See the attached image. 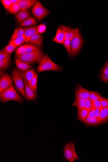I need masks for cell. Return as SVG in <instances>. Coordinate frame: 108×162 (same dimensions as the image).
I'll return each mask as SVG.
<instances>
[{
	"instance_id": "6da1fadb",
	"label": "cell",
	"mask_w": 108,
	"mask_h": 162,
	"mask_svg": "<svg viewBox=\"0 0 108 162\" xmlns=\"http://www.w3.org/2000/svg\"><path fill=\"white\" fill-rule=\"evenodd\" d=\"M0 100L4 103L10 101H15L22 104L24 101L23 98L17 92L12 84L1 93Z\"/></svg>"
},
{
	"instance_id": "7a4b0ae2",
	"label": "cell",
	"mask_w": 108,
	"mask_h": 162,
	"mask_svg": "<svg viewBox=\"0 0 108 162\" xmlns=\"http://www.w3.org/2000/svg\"><path fill=\"white\" fill-rule=\"evenodd\" d=\"M39 63L37 71L39 72L47 71H60L62 70L61 67L52 61L47 55H45Z\"/></svg>"
},
{
	"instance_id": "3957f363",
	"label": "cell",
	"mask_w": 108,
	"mask_h": 162,
	"mask_svg": "<svg viewBox=\"0 0 108 162\" xmlns=\"http://www.w3.org/2000/svg\"><path fill=\"white\" fill-rule=\"evenodd\" d=\"M12 76L13 81L17 90L21 95L26 98L23 72L14 68L12 72Z\"/></svg>"
},
{
	"instance_id": "277c9868",
	"label": "cell",
	"mask_w": 108,
	"mask_h": 162,
	"mask_svg": "<svg viewBox=\"0 0 108 162\" xmlns=\"http://www.w3.org/2000/svg\"><path fill=\"white\" fill-rule=\"evenodd\" d=\"M45 55L41 50L39 49L31 53H25L21 56L17 57V58L28 64H32L39 63Z\"/></svg>"
},
{
	"instance_id": "5b68a950",
	"label": "cell",
	"mask_w": 108,
	"mask_h": 162,
	"mask_svg": "<svg viewBox=\"0 0 108 162\" xmlns=\"http://www.w3.org/2000/svg\"><path fill=\"white\" fill-rule=\"evenodd\" d=\"M75 142H66L63 149L64 158L69 162H73L76 160H80L75 150Z\"/></svg>"
},
{
	"instance_id": "8992f818",
	"label": "cell",
	"mask_w": 108,
	"mask_h": 162,
	"mask_svg": "<svg viewBox=\"0 0 108 162\" xmlns=\"http://www.w3.org/2000/svg\"><path fill=\"white\" fill-rule=\"evenodd\" d=\"M71 55L74 57L79 53L82 46L84 41L79 30L71 40Z\"/></svg>"
},
{
	"instance_id": "52a82bcc",
	"label": "cell",
	"mask_w": 108,
	"mask_h": 162,
	"mask_svg": "<svg viewBox=\"0 0 108 162\" xmlns=\"http://www.w3.org/2000/svg\"><path fill=\"white\" fill-rule=\"evenodd\" d=\"M32 14L41 21L48 15L49 11L43 6L39 1H37L32 10Z\"/></svg>"
},
{
	"instance_id": "ba28073f",
	"label": "cell",
	"mask_w": 108,
	"mask_h": 162,
	"mask_svg": "<svg viewBox=\"0 0 108 162\" xmlns=\"http://www.w3.org/2000/svg\"><path fill=\"white\" fill-rule=\"evenodd\" d=\"M13 79L8 74H3L0 81V93H2L12 84Z\"/></svg>"
},
{
	"instance_id": "9c48e42d",
	"label": "cell",
	"mask_w": 108,
	"mask_h": 162,
	"mask_svg": "<svg viewBox=\"0 0 108 162\" xmlns=\"http://www.w3.org/2000/svg\"><path fill=\"white\" fill-rule=\"evenodd\" d=\"M23 77L24 80L26 99L29 101H32L36 100L37 97L36 93L34 91L33 89L30 86L24 75Z\"/></svg>"
},
{
	"instance_id": "30bf717a",
	"label": "cell",
	"mask_w": 108,
	"mask_h": 162,
	"mask_svg": "<svg viewBox=\"0 0 108 162\" xmlns=\"http://www.w3.org/2000/svg\"><path fill=\"white\" fill-rule=\"evenodd\" d=\"M60 27L64 33L66 39L71 40L79 30V29H73L70 27L65 26H61Z\"/></svg>"
},
{
	"instance_id": "8fae6325",
	"label": "cell",
	"mask_w": 108,
	"mask_h": 162,
	"mask_svg": "<svg viewBox=\"0 0 108 162\" xmlns=\"http://www.w3.org/2000/svg\"><path fill=\"white\" fill-rule=\"evenodd\" d=\"M29 43L30 45L35 46L39 48L41 47L43 44L42 36L39 34H36L31 38Z\"/></svg>"
},
{
	"instance_id": "7c38bea8",
	"label": "cell",
	"mask_w": 108,
	"mask_h": 162,
	"mask_svg": "<svg viewBox=\"0 0 108 162\" xmlns=\"http://www.w3.org/2000/svg\"><path fill=\"white\" fill-rule=\"evenodd\" d=\"M23 29L24 31V35L26 36V42H29L30 39L34 35L39 34L37 30V27L36 26L25 28Z\"/></svg>"
},
{
	"instance_id": "4fadbf2b",
	"label": "cell",
	"mask_w": 108,
	"mask_h": 162,
	"mask_svg": "<svg viewBox=\"0 0 108 162\" xmlns=\"http://www.w3.org/2000/svg\"><path fill=\"white\" fill-rule=\"evenodd\" d=\"M75 93L79 97L82 99H88L89 97V92L87 89L79 85L75 89Z\"/></svg>"
},
{
	"instance_id": "5bb4252c",
	"label": "cell",
	"mask_w": 108,
	"mask_h": 162,
	"mask_svg": "<svg viewBox=\"0 0 108 162\" xmlns=\"http://www.w3.org/2000/svg\"><path fill=\"white\" fill-rule=\"evenodd\" d=\"M30 13L28 10L24 9L20 10L16 17L17 22L20 24L26 19L30 17Z\"/></svg>"
},
{
	"instance_id": "9a60e30c",
	"label": "cell",
	"mask_w": 108,
	"mask_h": 162,
	"mask_svg": "<svg viewBox=\"0 0 108 162\" xmlns=\"http://www.w3.org/2000/svg\"><path fill=\"white\" fill-rule=\"evenodd\" d=\"M37 1L36 0H20L18 4L20 10L29 9L35 5Z\"/></svg>"
},
{
	"instance_id": "2e32d148",
	"label": "cell",
	"mask_w": 108,
	"mask_h": 162,
	"mask_svg": "<svg viewBox=\"0 0 108 162\" xmlns=\"http://www.w3.org/2000/svg\"><path fill=\"white\" fill-rule=\"evenodd\" d=\"M66 39L64 33L61 27L60 26L57 29V33L53 41L60 44H63Z\"/></svg>"
},
{
	"instance_id": "e0dca14e",
	"label": "cell",
	"mask_w": 108,
	"mask_h": 162,
	"mask_svg": "<svg viewBox=\"0 0 108 162\" xmlns=\"http://www.w3.org/2000/svg\"><path fill=\"white\" fill-rule=\"evenodd\" d=\"M15 62L17 67L23 71H26L32 67L29 64L20 60L18 58L15 59Z\"/></svg>"
},
{
	"instance_id": "ac0fdd59",
	"label": "cell",
	"mask_w": 108,
	"mask_h": 162,
	"mask_svg": "<svg viewBox=\"0 0 108 162\" xmlns=\"http://www.w3.org/2000/svg\"><path fill=\"white\" fill-rule=\"evenodd\" d=\"M73 105L76 106L78 110L84 109L85 105V100L81 99L75 94V101Z\"/></svg>"
},
{
	"instance_id": "d6986e66",
	"label": "cell",
	"mask_w": 108,
	"mask_h": 162,
	"mask_svg": "<svg viewBox=\"0 0 108 162\" xmlns=\"http://www.w3.org/2000/svg\"><path fill=\"white\" fill-rule=\"evenodd\" d=\"M85 124L89 126L97 125L102 123L99 122L97 118L95 117L91 118L88 116L86 118L83 122Z\"/></svg>"
},
{
	"instance_id": "ffe728a7",
	"label": "cell",
	"mask_w": 108,
	"mask_h": 162,
	"mask_svg": "<svg viewBox=\"0 0 108 162\" xmlns=\"http://www.w3.org/2000/svg\"><path fill=\"white\" fill-rule=\"evenodd\" d=\"M23 73L26 80L27 81L30 85V86L31 87V81L33 78L34 75H35L36 74L35 71L31 69L26 71L24 72H23Z\"/></svg>"
},
{
	"instance_id": "44dd1931",
	"label": "cell",
	"mask_w": 108,
	"mask_h": 162,
	"mask_svg": "<svg viewBox=\"0 0 108 162\" xmlns=\"http://www.w3.org/2000/svg\"><path fill=\"white\" fill-rule=\"evenodd\" d=\"M88 115L87 110L85 108L78 110V120L83 122Z\"/></svg>"
},
{
	"instance_id": "7402d4cb",
	"label": "cell",
	"mask_w": 108,
	"mask_h": 162,
	"mask_svg": "<svg viewBox=\"0 0 108 162\" xmlns=\"http://www.w3.org/2000/svg\"><path fill=\"white\" fill-rule=\"evenodd\" d=\"M24 35V31L23 28L21 27L16 28L12 34L10 42L14 40L16 38Z\"/></svg>"
},
{
	"instance_id": "603a6c76",
	"label": "cell",
	"mask_w": 108,
	"mask_h": 162,
	"mask_svg": "<svg viewBox=\"0 0 108 162\" xmlns=\"http://www.w3.org/2000/svg\"><path fill=\"white\" fill-rule=\"evenodd\" d=\"M26 36L25 35L16 38L15 39L9 42L11 44L17 47L24 43L26 41Z\"/></svg>"
},
{
	"instance_id": "cb8c5ba5",
	"label": "cell",
	"mask_w": 108,
	"mask_h": 162,
	"mask_svg": "<svg viewBox=\"0 0 108 162\" xmlns=\"http://www.w3.org/2000/svg\"><path fill=\"white\" fill-rule=\"evenodd\" d=\"M97 119L99 121L102 123L108 120V109L106 108L103 109L101 110Z\"/></svg>"
},
{
	"instance_id": "d4e9b609",
	"label": "cell",
	"mask_w": 108,
	"mask_h": 162,
	"mask_svg": "<svg viewBox=\"0 0 108 162\" xmlns=\"http://www.w3.org/2000/svg\"><path fill=\"white\" fill-rule=\"evenodd\" d=\"M37 23L36 20L33 17H29L21 23L20 26L21 27L28 26H30L35 25Z\"/></svg>"
},
{
	"instance_id": "484cf974",
	"label": "cell",
	"mask_w": 108,
	"mask_h": 162,
	"mask_svg": "<svg viewBox=\"0 0 108 162\" xmlns=\"http://www.w3.org/2000/svg\"><path fill=\"white\" fill-rule=\"evenodd\" d=\"M11 61V56L0 60V68L2 70H5L9 66Z\"/></svg>"
},
{
	"instance_id": "4316f807",
	"label": "cell",
	"mask_w": 108,
	"mask_h": 162,
	"mask_svg": "<svg viewBox=\"0 0 108 162\" xmlns=\"http://www.w3.org/2000/svg\"><path fill=\"white\" fill-rule=\"evenodd\" d=\"M8 10V12L11 14L14 15L18 14L20 11L19 4L17 3L13 4Z\"/></svg>"
},
{
	"instance_id": "83f0119b",
	"label": "cell",
	"mask_w": 108,
	"mask_h": 162,
	"mask_svg": "<svg viewBox=\"0 0 108 162\" xmlns=\"http://www.w3.org/2000/svg\"><path fill=\"white\" fill-rule=\"evenodd\" d=\"M89 99L91 100H99L102 96L98 92L92 91H89Z\"/></svg>"
},
{
	"instance_id": "f1b7e54d",
	"label": "cell",
	"mask_w": 108,
	"mask_h": 162,
	"mask_svg": "<svg viewBox=\"0 0 108 162\" xmlns=\"http://www.w3.org/2000/svg\"><path fill=\"white\" fill-rule=\"evenodd\" d=\"M63 44L65 47L69 55H71V40L66 39L63 42Z\"/></svg>"
},
{
	"instance_id": "f546056e",
	"label": "cell",
	"mask_w": 108,
	"mask_h": 162,
	"mask_svg": "<svg viewBox=\"0 0 108 162\" xmlns=\"http://www.w3.org/2000/svg\"><path fill=\"white\" fill-rule=\"evenodd\" d=\"M38 77V74L36 73L31 82V87L36 93H37Z\"/></svg>"
},
{
	"instance_id": "4dcf8cb0",
	"label": "cell",
	"mask_w": 108,
	"mask_h": 162,
	"mask_svg": "<svg viewBox=\"0 0 108 162\" xmlns=\"http://www.w3.org/2000/svg\"><path fill=\"white\" fill-rule=\"evenodd\" d=\"M26 46L27 45L21 46L17 50L16 52V57L21 56L26 53L25 48Z\"/></svg>"
},
{
	"instance_id": "1f68e13d",
	"label": "cell",
	"mask_w": 108,
	"mask_h": 162,
	"mask_svg": "<svg viewBox=\"0 0 108 162\" xmlns=\"http://www.w3.org/2000/svg\"><path fill=\"white\" fill-rule=\"evenodd\" d=\"M17 47L11 44H8L3 50L5 52L11 54L15 50Z\"/></svg>"
},
{
	"instance_id": "d6a6232c",
	"label": "cell",
	"mask_w": 108,
	"mask_h": 162,
	"mask_svg": "<svg viewBox=\"0 0 108 162\" xmlns=\"http://www.w3.org/2000/svg\"><path fill=\"white\" fill-rule=\"evenodd\" d=\"M39 49V48L35 46L31 45H27L25 48V53H30Z\"/></svg>"
},
{
	"instance_id": "836d02e7",
	"label": "cell",
	"mask_w": 108,
	"mask_h": 162,
	"mask_svg": "<svg viewBox=\"0 0 108 162\" xmlns=\"http://www.w3.org/2000/svg\"><path fill=\"white\" fill-rule=\"evenodd\" d=\"M3 5L6 10H8L13 5L10 0H2L1 1Z\"/></svg>"
},
{
	"instance_id": "e575fe53",
	"label": "cell",
	"mask_w": 108,
	"mask_h": 162,
	"mask_svg": "<svg viewBox=\"0 0 108 162\" xmlns=\"http://www.w3.org/2000/svg\"><path fill=\"white\" fill-rule=\"evenodd\" d=\"M85 100V109L87 110L88 113L90 111V109L92 105L91 100L88 98V99H86Z\"/></svg>"
},
{
	"instance_id": "d590c367",
	"label": "cell",
	"mask_w": 108,
	"mask_h": 162,
	"mask_svg": "<svg viewBox=\"0 0 108 162\" xmlns=\"http://www.w3.org/2000/svg\"><path fill=\"white\" fill-rule=\"evenodd\" d=\"M11 54L8 53L3 50H1L0 52V60L5 59L7 57L11 56Z\"/></svg>"
},
{
	"instance_id": "8d00e7d4",
	"label": "cell",
	"mask_w": 108,
	"mask_h": 162,
	"mask_svg": "<svg viewBox=\"0 0 108 162\" xmlns=\"http://www.w3.org/2000/svg\"><path fill=\"white\" fill-rule=\"evenodd\" d=\"M91 101L92 105L95 109L102 107L100 102V101H99V100H91Z\"/></svg>"
},
{
	"instance_id": "74e56055",
	"label": "cell",
	"mask_w": 108,
	"mask_h": 162,
	"mask_svg": "<svg viewBox=\"0 0 108 162\" xmlns=\"http://www.w3.org/2000/svg\"><path fill=\"white\" fill-rule=\"evenodd\" d=\"M101 104L103 107L105 108L106 107L108 104V100L106 98L102 97L100 99H99Z\"/></svg>"
},
{
	"instance_id": "f35d334b",
	"label": "cell",
	"mask_w": 108,
	"mask_h": 162,
	"mask_svg": "<svg viewBox=\"0 0 108 162\" xmlns=\"http://www.w3.org/2000/svg\"><path fill=\"white\" fill-rule=\"evenodd\" d=\"M46 29L45 25L44 24H41L39 25L37 27L38 32L39 33H44Z\"/></svg>"
},
{
	"instance_id": "ab89813d",
	"label": "cell",
	"mask_w": 108,
	"mask_h": 162,
	"mask_svg": "<svg viewBox=\"0 0 108 162\" xmlns=\"http://www.w3.org/2000/svg\"><path fill=\"white\" fill-rule=\"evenodd\" d=\"M96 113V110L92 105L88 113V116L91 118L94 117Z\"/></svg>"
},
{
	"instance_id": "60d3db41",
	"label": "cell",
	"mask_w": 108,
	"mask_h": 162,
	"mask_svg": "<svg viewBox=\"0 0 108 162\" xmlns=\"http://www.w3.org/2000/svg\"><path fill=\"white\" fill-rule=\"evenodd\" d=\"M103 108H104L101 107L97 109H95L96 113L94 117L97 118H98L99 116V115H100L101 110Z\"/></svg>"
},
{
	"instance_id": "b9f144b4",
	"label": "cell",
	"mask_w": 108,
	"mask_h": 162,
	"mask_svg": "<svg viewBox=\"0 0 108 162\" xmlns=\"http://www.w3.org/2000/svg\"><path fill=\"white\" fill-rule=\"evenodd\" d=\"M101 79L103 81L108 82V76L102 73L101 75Z\"/></svg>"
},
{
	"instance_id": "7bdbcfd3",
	"label": "cell",
	"mask_w": 108,
	"mask_h": 162,
	"mask_svg": "<svg viewBox=\"0 0 108 162\" xmlns=\"http://www.w3.org/2000/svg\"><path fill=\"white\" fill-rule=\"evenodd\" d=\"M103 69H104L108 72V61L106 63L104 66L103 67Z\"/></svg>"
},
{
	"instance_id": "ee69618b",
	"label": "cell",
	"mask_w": 108,
	"mask_h": 162,
	"mask_svg": "<svg viewBox=\"0 0 108 162\" xmlns=\"http://www.w3.org/2000/svg\"><path fill=\"white\" fill-rule=\"evenodd\" d=\"M10 1L13 4L18 3L20 0H10Z\"/></svg>"
},
{
	"instance_id": "f6af8a7d",
	"label": "cell",
	"mask_w": 108,
	"mask_h": 162,
	"mask_svg": "<svg viewBox=\"0 0 108 162\" xmlns=\"http://www.w3.org/2000/svg\"><path fill=\"white\" fill-rule=\"evenodd\" d=\"M102 72H103L102 73H103V74H104L105 75L108 76V72H107V71L104 69H103Z\"/></svg>"
},
{
	"instance_id": "bcb514c9",
	"label": "cell",
	"mask_w": 108,
	"mask_h": 162,
	"mask_svg": "<svg viewBox=\"0 0 108 162\" xmlns=\"http://www.w3.org/2000/svg\"><path fill=\"white\" fill-rule=\"evenodd\" d=\"M106 108H107V109H108V104H107V106H106Z\"/></svg>"
}]
</instances>
